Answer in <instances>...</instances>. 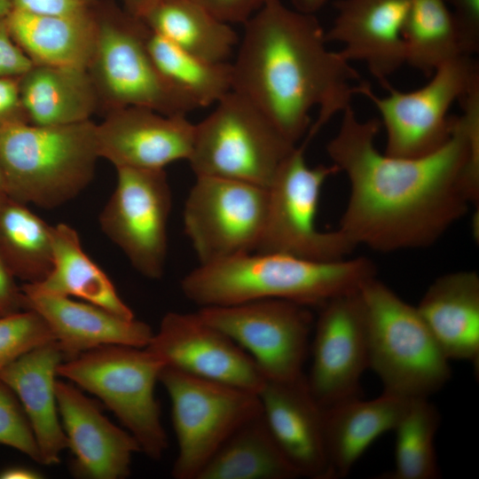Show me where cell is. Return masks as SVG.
<instances>
[{
	"label": "cell",
	"instance_id": "32",
	"mask_svg": "<svg viewBox=\"0 0 479 479\" xmlns=\"http://www.w3.org/2000/svg\"><path fill=\"white\" fill-rule=\"evenodd\" d=\"M148 52L162 77L198 107L216 104L232 90V65L210 62L174 45L148 28Z\"/></svg>",
	"mask_w": 479,
	"mask_h": 479
},
{
	"label": "cell",
	"instance_id": "9",
	"mask_svg": "<svg viewBox=\"0 0 479 479\" xmlns=\"http://www.w3.org/2000/svg\"><path fill=\"white\" fill-rule=\"evenodd\" d=\"M169 396L178 452L171 475L197 479L243 424L262 413L258 395L163 366L159 375Z\"/></svg>",
	"mask_w": 479,
	"mask_h": 479
},
{
	"label": "cell",
	"instance_id": "45",
	"mask_svg": "<svg viewBox=\"0 0 479 479\" xmlns=\"http://www.w3.org/2000/svg\"><path fill=\"white\" fill-rule=\"evenodd\" d=\"M12 10V0H0V17H6Z\"/></svg>",
	"mask_w": 479,
	"mask_h": 479
},
{
	"label": "cell",
	"instance_id": "39",
	"mask_svg": "<svg viewBox=\"0 0 479 479\" xmlns=\"http://www.w3.org/2000/svg\"><path fill=\"white\" fill-rule=\"evenodd\" d=\"M100 0H12V9L31 13L65 15L91 11Z\"/></svg>",
	"mask_w": 479,
	"mask_h": 479
},
{
	"label": "cell",
	"instance_id": "7",
	"mask_svg": "<svg viewBox=\"0 0 479 479\" xmlns=\"http://www.w3.org/2000/svg\"><path fill=\"white\" fill-rule=\"evenodd\" d=\"M164 364L145 348L103 345L64 360L58 375L99 398L137 442L159 460L168 448L155 385Z\"/></svg>",
	"mask_w": 479,
	"mask_h": 479
},
{
	"label": "cell",
	"instance_id": "25",
	"mask_svg": "<svg viewBox=\"0 0 479 479\" xmlns=\"http://www.w3.org/2000/svg\"><path fill=\"white\" fill-rule=\"evenodd\" d=\"M6 20L12 38L34 65L88 69L98 39L95 8L65 15L12 9Z\"/></svg>",
	"mask_w": 479,
	"mask_h": 479
},
{
	"label": "cell",
	"instance_id": "35",
	"mask_svg": "<svg viewBox=\"0 0 479 479\" xmlns=\"http://www.w3.org/2000/svg\"><path fill=\"white\" fill-rule=\"evenodd\" d=\"M0 444L42 464L40 451L24 409L12 389L0 379Z\"/></svg>",
	"mask_w": 479,
	"mask_h": 479
},
{
	"label": "cell",
	"instance_id": "19",
	"mask_svg": "<svg viewBox=\"0 0 479 479\" xmlns=\"http://www.w3.org/2000/svg\"><path fill=\"white\" fill-rule=\"evenodd\" d=\"M257 395L273 439L299 477L329 479L324 409L310 391L306 376L266 380Z\"/></svg>",
	"mask_w": 479,
	"mask_h": 479
},
{
	"label": "cell",
	"instance_id": "37",
	"mask_svg": "<svg viewBox=\"0 0 479 479\" xmlns=\"http://www.w3.org/2000/svg\"><path fill=\"white\" fill-rule=\"evenodd\" d=\"M33 65L12 38L6 17H0V77H20Z\"/></svg>",
	"mask_w": 479,
	"mask_h": 479
},
{
	"label": "cell",
	"instance_id": "13",
	"mask_svg": "<svg viewBox=\"0 0 479 479\" xmlns=\"http://www.w3.org/2000/svg\"><path fill=\"white\" fill-rule=\"evenodd\" d=\"M198 313L242 348L266 380L289 381L303 375L314 325L309 307L263 299L202 307Z\"/></svg>",
	"mask_w": 479,
	"mask_h": 479
},
{
	"label": "cell",
	"instance_id": "21",
	"mask_svg": "<svg viewBox=\"0 0 479 479\" xmlns=\"http://www.w3.org/2000/svg\"><path fill=\"white\" fill-rule=\"evenodd\" d=\"M25 310L37 312L51 329L65 360L103 345L145 348L153 332L135 318H122L104 308L71 297L39 293L21 286Z\"/></svg>",
	"mask_w": 479,
	"mask_h": 479
},
{
	"label": "cell",
	"instance_id": "27",
	"mask_svg": "<svg viewBox=\"0 0 479 479\" xmlns=\"http://www.w3.org/2000/svg\"><path fill=\"white\" fill-rule=\"evenodd\" d=\"M53 264L48 276L23 287L48 294L82 299L122 318L134 313L122 300L107 275L84 252L75 229L67 224L53 226Z\"/></svg>",
	"mask_w": 479,
	"mask_h": 479
},
{
	"label": "cell",
	"instance_id": "34",
	"mask_svg": "<svg viewBox=\"0 0 479 479\" xmlns=\"http://www.w3.org/2000/svg\"><path fill=\"white\" fill-rule=\"evenodd\" d=\"M54 336L44 319L32 310L0 318V372L10 363Z\"/></svg>",
	"mask_w": 479,
	"mask_h": 479
},
{
	"label": "cell",
	"instance_id": "24",
	"mask_svg": "<svg viewBox=\"0 0 479 479\" xmlns=\"http://www.w3.org/2000/svg\"><path fill=\"white\" fill-rule=\"evenodd\" d=\"M412 399L383 392L355 397L324 409V436L330 478L343 477L382 434L394 430Z\"/></svg>",
	"mask_w": 479,
	"mask_h": 479
},
{
	"label": "cell",
	"instance_id": "23",
	"mask_svg": "<svg viewBox=\"0 0 479 479\" xmlns=\"http://www.w3.org/2000/svg\"><path fill=\"white\" fill-rule=\"evenodd\" d=\"M417 309L446 357L479 364V276L462 271L437 278Z\"/></svg>",
	"mask_w": 479,
	"mask_h": 479
},
{
	"label": "cell",
	"instance_id": "40",
	"mask_svg": "<svg viewBox=\"0 0 479 479\" xmlns=\"http://www.w3.org/2000/svg\"><path fill=\"white\" fill-rule=\"evenodd\" d=\"M17 122H28L20 98V77H0V130Z\"/></svg>",
	"mask_w": 479,
	"mask_h": 479
},
{
	"label": "cell",
	"instance_id": "1",
	"mask_svg": "<svg viewBox=\"0 0 479 479\" xmlns=\"http://www.w3.org/2000/svg\"><path fill=\"white\" fill-rule=\"evenodd\" d=\"M448 141L412 158L381 153L375 138L380 119L361 121L343 110L326 152L349 183L338 230L357 247L381 252L435 243L479 198V93L460 101Z\"/></svg>",
	"mask_w": 479,
	"mask_h": 479
},
{
	"label": "cell",
	"instance_id": "12",
	"mask_svg": "<svg viewBox=\"0 0 479 479\" xmlns=\"http://www.w3.org/2000/svg\"><path fill=\"white\" fill-rule=\"evenodd\" d=\"M268 209V188L216 177H196L183 222L200 264L254 252Z\"/></svg>",
	"mask_w": 479,
	"mask_h": 479
},
{
	"label": "cell",
	"instance_id": "31",
	"mask_svg": "<svg viewBox=\"0 0 479 479\" xmlns=\"http://www.w3.org/2000/svg\"><path fill=\"white\" fill-rule=\"evenodd\" d=\"M403 36L405 63L428 77L448 60L467 55L445 0H410Z\"/></svg>",
	"mask_w": 479,
	"mask_h": 479
},
{
	"label": "cell",
	"instance_id": "2",
	"mask_svg": "<svg viewBox=\"0 0 479 479\" xmlns=\"http://www.w3.org/2000/svg\"><path fill=\"white\" fill-rule=\"evenodd\" d=\"M232 65V90L292 144L304 143L350 106L359 74L326 47L315 14L270 0L244 24Z\"/></svg>",
	"mask_w": 479,
	"mask_h": 479
},
{
	"label": "cell",
	"instance_id": "22",
	"mask_svg": "<svg viewBox=\"0 0 479 479\" xmlns=\"http://www.w3.org/2000/svg\"><path fill=\"white\" fill-rule=\"evenodd\" d=\"M65 355L53 340L24 353L0 372L19 398L35 437L42 464L53 465L67 448L56 396L58 367Z\"/></svg>",
	"mask_w": 479,
	"mask_h": 479
},
{
	"label": "cell",
	"instance_id": "8",
	"mask_svg": "<svg viewBox=\"0 0 479 479\" xmlns=\"http://www.w3.org/2000/svg\"><path fill=\"white\" fill-rule=\"evenodd\" d=\"M295 146L247 99L231 90L195 124L187 161L196 177L268 188Z\"/></svg>",
	"mask_w": 479,
	"mask_h": 479
},
{
	"label": "cell",
	"instance_id": "10",
	"mask_svg": "<svg viewBox=\"0 0 479 479\" xmlns=\"http://www.w3.org/2000/svg\"><path fill=\"white\" fill-rule=\"evenodd\" d=\"M305 147H294L268 187L265 224L255 252L317 261L346 258L357 246L340 230L322 232L316 224L322 186L339 169L334 164L310 167Z\"/></svg>",
	"mask_w": 479,
	"mask_h": 479
},
{
	"label": "cell",
	"instance_id": "28",
	"mask_svg": "<svg viewBox=\"0 0 479 479\" xmlns=\"http://www.w3.org/2000/svg\"><path fill=\"white\" fill-rule=\"evenodd\" d=\"M141 20L154 34L210 62H228L240 41L231 24L195 0H161Z\"/></svg>",
	"mask_w": 479,
	"mask_h": 479
},
{
	"label": "cell",
	"instance_id": "36",
	"mask_svg": "<svg viewBox=\"0 0 479 479\" xmlns=\"http://www.w3.org/2000/svg\"><path fill=\"white\" fill-rule=\"evenodd\" d=\"M455 19L467 55L479 50V0H445Z\"/></svg>",
	"mask_w": 479,
	"mask_h": 479
},
{
	"label": "cell",
	"instance_id": "42",
	"mask_svg": "<svg viewBox=\"0 0 479 479\" xmlns=\"http://www.w3.org/2000/svg\"><path fill=\"white\" fill-rule=\"evenodd\" d=\"M130 15L143 19L161 0H118Z\"/></svg>",
	"mask_w": 479,
	"mask_h": 479
},
{
	"label": "cell",
	"instance_id": "11",
	"mask_svg": "<svg viewBox=\"0 0 479 479\" xmlns=\"http://www.w3.org/2000/svg\"><path fill=\"white\" fill-rule=\"evenodd\" d=\"M430 81L415 90L402 92L389 82L382 85L388 95H376L369 84L359 82L356 93L366 97L381 115L387 134L385 153L403 158L435 152L450 138L452 116L448 112L479 82V67L472 56L462 55L438 67Z\"/></svg>",
	"mask_w": 479,
	"mask_h": 479
},
{
	"label": "cell",
	"instance_id": "3",
	"mask_svg": "<svg viewBox=\"0 0 479 479\" xmlns=\"http://www.w3.org/2000/svg\"><path fill=\"white\" fill-rule=\"evenodd\" d=\"M247 253L200 264L180 282L185 296L200 308L263 299L321 307L357 291L376 276L366 257L317 261L279 253Z\"/></svg>",
	"mask_w": 479,
	"mask_h": 479
},
{
	"label": "cell",
	"instance_id": "15",
	"mask_svg": "<svg viewBox=\"0 0 479 479\" xmlns=\"http://www.w3.org/2000/svg\"><path fill=\"white\" fill-rule=\"evenodd\" d=\"M320 308L306 380L313 397L326 408L359 397L360 378L369 368V349L359 289L334 297Z\"/></svg>",
	"mask_w": 479,
	"mask_h": 479
},
{
	"label": "cell",
	"instance_id": "17",
	"mask_svg": "<svg viewBox=\"0 0 479 479\" xmlns=\"http://www.w3.org/2000/svg\"><path fill=\"white\" fill-rule=\"evenodd\" d=\"M194 132L195 124L186 115H166L138 106L111 110L96 126L99 157L115 169H160L187 161Z\"/></svg>",
	"mask_w": 479,
	"mask_h": 479
},
{
	"label": "cell",
	"instance_id": "18",
	"mask_svg": "<svg viewBox=\"0 0 479 479\" xmlns=\"http://www.w3.org/2000/svg\"><path fill=\"white\" fill-rule=\"evenodd\" d=\"M56 396L67 448L74 455V476L122 479L130 474L131 459L140 447L132 435L112 423L95 400L72 382L56 381Z\"/></svg>",
	"mask_w": 479,
	"mask_h": 479
},
{
	"label": "cell",
	"instance_id": "16",
	"mask_svg": "<svg viewBox=\"0 0 479 479\" xmlns=\"http://www.w3.org/2000/svg\"><path fill=\"white\" fill-rule=\"evenodd\" d=\"M145 349L164 366L255 394L266 381L253 358L198 311L166 313Z\"/></svg>",
	"mask_w": 479,
	"mask_h": 479
},
{
	"label": "cell",
	"instance_id": "44",
	"mask_svg": "<svg viewBox=\"0 0 479 479\" xmlns=\"http://www.w3.org/2000/svg\"><path fill=\"white\" fill-rule=\"evenodd\" d=\"M326 2L327 0H293V4L299 12L315 14Z\"/></svg>",
	"mask_w": 479,
	"mask_h": 479
},
{
	"label": "cell",
	"instance_id": "33",
	"mask_svg": "<svg viewBox=\"0 0 479 479\" xmlns=\"http://www.w3.org/2000/svg\"><path fill=\"white\" fill-rule=\"evenodd\" d=\"M440 424L437 409L428 398L412 399L395 428V467L388 479H435L439 476L435 436Z\"/></svg>",
	"mask_w": 479,
	"mask_h": 479
},
{
	"label": "cell",
	"instance_id": "6",
	"mask_svg": "<svg viewBox=\"0 0 479 479\" xmlns=\"http://www.w3.org/2000/svg\"><path fill=\"white\" fill-rule=\"evenodd\" d=\"M98 39L88 72L100 106L107 112L145 107L166 115H186L199 108L160 74L146 48L148 27L114 0L95 7Z\"/></svg>",
	"mask_w": 479,
	"mask_h": 479
},
{
	"label": "cell",
	"instance_id": "20",
	"mask_svg": "<svg viewBox=\"0 0 479 479\" xmlns=\"http://www.w3.org/2000/svg\"><path fill=\"white\" fill-rule=\"evenodd\" d=\"M410 0H337L327 42L348 60L365 63L381 85L405 63L403 28Z\"/></svg>",
	"mask_w": 479,
	"mask_h": 479
},
{
	"label": "cell",
	"instance_id": "43",
	"mask_svg": "<svg viewBox=\"0 0 479 479\" xmlns=\"http://www.w3.org/2000/svg\"><path fill=\"white\" fill-rule=\"evenodd\" d=\"M42 474L26 467L14 466L0 471V479H38Z\"/></svg>",
	"mask_w": 479,
	"mask_h": 479
},
{
	"label": "cell",
	"instance_id": "30",
	"mask_svg": "<svg viewBox=\"0 0 479 479\" xmlns=\"http://www.w3.org/2000/svg\"><path fill=\"white\" fill-rule=\"evenodd\" d=\"M53 226L24 203L0 196V261L25 283L43 280L53 264Z\"/></svg>",
	"mask_w": 479,
	"mask_h": 479
},
{
	"label": "cell",
	"instance_id": "38",
	"mask_svg": "<svg viewBox=\"0 0 479 479\" xmlns=\"http://www.w3.org/2000/svg\"><path fill=\"white\" fill-rule=\"evenodd\" d=\"M218 20L244 24L270 0H195Z\"/></svg>",
	"mask_w": 479,
	"mask_h": 479
},
{
	"label": "cell",
	"instance_id": "46",
	"mask_svg": "<svg viewBox=\"0 0 479 479\" xmlns=\"http://www.w3.org/2000/svg\"><path fill=\"white\" fill-rule=\"evenodd\" d=\"M3 194H6V192H5V186H4V181L3 174H2V171H1V168H0V196L3 195Z\"/></svg>",
	"mask_w": 479,
	"mask_h": 479
},
{
	"label": "cell",
	"instance_id": "26",
	"mask_svg": "<svg viewBox=\"0 0 479 479\" xmlns=\"http://www.w3.org/2000/svg\"><path fill=\"white\" fill-rule=\"evenodd\" d=\"M20 98L28 122L58 126L90 121L100 106L87 69L33 65L20 77Z\"/></svg>",
	"mask_w": 479,
	"mask_h": 479
},
{
	"label": "cell",
	"instance_id": "29",
	"mask_svg": "<svg viewBox=\"0 0 479 479\" xmlns=\"http://www.w3.org/2000/svg\"><path fill=\"white\" fill-rule=\"evenodd\" d=\"M299 475L273 439L263 414L240 427L197 479H293Z\"/></svg>",
	"mask_w": 479,
	"mask_h": 479
},
{
	"label": "cell",
	"instance_id": "5",
	"mask_svg": "<svg viewBox=\"0 0 479 479\" xmlns=\"http://www.w3.org/2000/svg\"><path fill=\"white\" fill-rule=\"evenodd\" d=\"M359 294L367 320L369 368L384 391L405 399L428 398L449 380L451 368L417 307L403 301L376 276Z\"/></svg>",
	"mask_w": 479,
	"mask_h": 479
},
{
	"label": "cell",
	"instance_id": "41",
	"mask_svg": "<svg viewBox=\"0 0 479 479\" xmlns=\"http://www.w3.org/2000/svg\"><path fill=\"white\" fill-rule=\"evenodd\" d=\"M16 278L0 261V318L24 310V296Z\"/></svg>",
	"mask_w": 479,
	"mask_h": 479
},
{
	"label": "cell",
	"instance_id": "4",
	"mask_svg": "<svg viewBox=\"0 0 479 479\" xmlns=\"http://www.w3.org/2000/svg\"><path fill=\"white\" fill-rule=\"evenodd\" d=\"M91 120L58 126L17 122L0 130L6 194L44 208L76 197L94 177L98 149Z\"/></svg>",
	"mask_w": 479,
	"mask_h": 479
},
{
	"label": "cell",
	"instance_id": "14",
	"mask_svg": "<svg viewBox=\"0 0 479 479\" xmlns=\"http://www.w3.org/2000/svg\"><path fill=\"white\" fill-rule=\"evenodd\" d=\"M114 191L99 216L103 232L151 279L164 273L172 196L164 169L117 168Z\"/></svg>",
	"mask_w": 479,
	"mask_h": 479
}]
</instances>
